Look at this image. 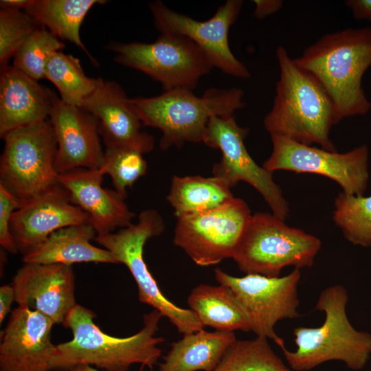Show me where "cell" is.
Here are the masks:
<instances>
[{
    "mask_svg": "<svg viewBox=\"0 0 371 371\" xmlns=\"http://www.w3.org/2000/svg\"><path fill=\"white\" fill-rule=\"evenodd\" d=\"M164 317L156 309L144 315V326L127 337H115L104 333L93 322L95 315L76 304L68 314L63 326L70 328L73 338L57 345L58 353L54 370L68 371L85 363L106 371H127L133 364L150 370L157 363L161 350V337H155L159 322Z\"/></svg>",
    "mask_w": 371,
    "mask_h": 371,
    "instance_id": "obj_1",
    "label": "cell"
},
{
    "mask_svg": "<svg viewBox=\"0 0 371 371\" xmlns=\"http://www.w3.org/2000/svg\"><path fill=\"white\" fill-rule=\"evenodd\" d=\"M276 57L280 78L272 108L263 120L265 128L271 136L337 151L329 137L335 124L330 96L311 73L295 63L284 47L278 46Z\"/></svg>",
    "mask_w": 371,
    "mask_h": 371,
    "instance_id": "obj_2",
    "label": "cell"
},
{
    "mask_svg": "<svg viewBox=\"0 0 371 371\" xmlns=\"http://www.w3.org/2000/svg\"><path fill=\"white\" fill-rule=\"evenodd\" d=\"M293 60L311 73L330 96L335 124L370 109L361 80L371 66V28H350L324 35Z\"/></svg>",
    "mask_w": 371,
    "mask_h": 371,
    "instance_id": "obj_3",
    "label": "cell"
},
{
    "mask_svg": "<svg viewBox=\"0 0 371 371\" xmlns=\"http://www.w3.org/2000/svg\"><path fill=\"white\" fill-rule=\"evenodd\" d=\"M348 301V292L340 284L320 293L315 308L324 313L323 324L316 328H295L296 350H282L291 370L307 371L334 360L353 370L366 366L371 356V334L351 324L346 313Z\"/></svg>",
    "mask_w": 371,
    "mask_h": 371,
    "instance_id": "obj_4",
    "label": "cell"
},
{
    "mask_svg": "<svg viewBox=\"0 0 371 371\" xmlns=\"http://www.w3.org/2000/svg\"><path fill=\"white\" fill-rule=\"evenodd\" d=\"M243 97L239 88H210L201 96L179 89L131 101L144 126L161 131L159 146L166 150L186 142H203L210 118L233 115L245 106Z\"/></svg>",
    "mask_w": 371,
    "mask_h": 371,
    "instance_id": "obj_5",
    "label": "cell"
},
{
    "mask_svg": "<svg viewBox=\"0 0 371 371\" xmlns=\"http://www.w3.org/2000/svg\"><path fill=\"white\" fill-rule=\"evenodd\" d=\"M284 221L266 212L251 215L232 257L241 271L277 278L286 267L313 265L321 240Z\"/></svg>",
    "mask_w": 371,
    "mask_h": 371,
    "instance_id": "obj_6",
    "label": "cell"
},
{
    "mask_svg": "<svg viewBox=\"0 0 371 371\" xmlns=\"http://www.w3.org/2000/svg\"><path fill=\"white\" fill-rule=\"evenodd\" d=\"M165 229L161 214L153 209L142 211L137 223L117 232L97 235L95 240L109 251L117 263H122L131 273L138 287L139 300L159 311L183 335L203 329L190 308L175 305L162 293L144 260L146 241L159 236Z\"/></svg>",
    "mask_w": 371,
    "mask_h": 371,
    "instance_id": "obj_7",
    "label": "cell"
},
{
    "mask_svg": "<svg viewBox=\"0 0 371 371\" xmlns=\"http://www.w3.org/2000/svg\"><path fill=\"white\" fill-rule=\"evenodd\" d=\"M106 47L116 54L114 62L144 73L159 82L164 91H193L214 68L201 49L179 34H161L150 43L111 41Z\"/></svg>",
    "mask_w": 371,
    "mask_h": 371,
    "instance_id": "obj_8",
    "label": "cell"
},
{
    "mask_svg": "<svg viewBox=\"0 0 371 371\" xmlns=\"http://www.w3.org/2000/svg\"><path fill=\"white\" fill-rule=\"evenodd\" d=\"M1 139L0 185L23 201L58 184L57 142L49 119L12 130Z\"/></svg>",
    "mask_w": 371,
    "mask_h": 371,
    "instance_id": "obj_9",
    "label": "cell"
},
{
    "mask_svg": "<svg viewBox=\"0 0 371 371\" xmlns=\"http://www.w3.org/2000/svg\"><path fill=\"white\" fill-rule=\"evenodd\" d=\"M215 278L229 287L244 308L250 330L256 336L273 340L282 350L284 339L275 331L278 322L300 316L297 288L301 278L300 269L277 278L258 274L232 276L219 268L214 270Z\"/></svg>",
    "mask_w": 371,
    "mask_h": 371,
    "instance_id": "obj_10",
    "label": "cell"
},
{
    "mask_svg": "<svg viewBox=\"0 0 371 371\" xmlns=\"http://www.w3.org/2000/svg\"><path fill=\"white\" fill-rule=\"evenodd\" d=\"M251 216L247 203L232 199L205 212L177 218L174 243L199 266L232 258Z\"/></svg>",
    "mask_w": 371,
    "mask_h": 371,
    "instance_id": "obj_11",
    "label": "cell"
},
{
    "mask_svg": "<svg viewBox=\"0 0 371 371\" xmlns=\"http://www.w3.org/2000/svg\"><path fill=\"white\" fill-rule=\"evenodd\" d=\"M248 133L249 128L240 126L234 115L210 118L203 142L222 154L220 161L213 166V176L231 188L240 181L248 183L260 193L273 214L284 221L289 213L287 202L272 172L259 166L249 154L244 143Z\"/></svg>",
    "mask_w": 371,
    "mask_h": 371,
    "instance_id": "obj_12",
    "label": "cell"
},
{
    "mask_svg": "<svg viewBox=\"0 0 371 371\" xmlns=\"http://www.w3.org/2000/svg\"><path fill=\"white\" fill-rule=\"evenodd\" d=\"M271 137L272 152L262 165L267 170L320 175L336 181L344 194L363 196L369 177L367 146L339 153L281 137Z\"/></svg>",
    "mask_w": 371,
    "mask_h": 371,
    "instance_id": "obj_13",
    "label": "cell"
},
{
    "mask_svg": "<svg viewBox=\"0 0 371 371\" xmlns=\"http://www.w3.org/2000/svg\"><path fill=\"white\" fill-rule=\"evenodd\" d=\"M243 5L242 0H227L204 21L177 12L159 0L150 2L149 9L155 26L161 34L188 37L203 50L214 67L229 76L247 78L250 72L233 54L228 38L229 29L237 20Z\"/></svg>",
    "mask_w": 371,
    "mask_h": 371,
    "instance_id": "obj_14",
    "label": "cell"
},
{
    "mask_svg": "<svg viewBox=\"0 0 371 371\" xmlns=\"http://www.w3.org/2000/svg\"><path fill=\"white\" fill-rule=\"evenodd\" d=\"M55 324L41 313L19 306L1 333L0 371H52L58 353L51 341Z\"/></svg>",
    "mask_w": 371,
    "mask_h": 371,
    "instance_id": "obj_15",
    "label": "cell"
},
{
    "mask_svg": "<svg viewBox=\"0 0 371 371\" xmlns=\"http://www.w3.org/2000/svg\"><path fill=\"white\" fill-rule=\"evenodd\" d=\"M91 224L89 215L73 204L60 183L21 201L11 217L10 230L18 251L23 255L54 232L69 226Z\"/></svg>",
    "mask_w": 371,
    "mask_h": 371,
    "instance_id": "obj_16",
    "label": "cell"
},
{
    "mask_svg": "<svg viewBox=\"0 0 371 371\" xmlns=\"http://www.w3.org/2000/svg\"><path fill=\"white\" fill-rule=\"evenodd\" d=\"M49 120L57 142L55 167L59 175L79 168H100L104 150L98 121L92 113L64 102L54 91Z\"/></svg>",
    "mask_w": 371,
    "mask_h": 371,
    "instance_id": "obj_17",
    "label": "cell"
},
{
    "mask_svg": "<svg viewBox=\"0 0 371 371\" xmlns=\"http://www.w3.org/2000/svg\"><path fill=\"white\" fill-rule=\"evenodd\" d=\"M12 285L19 306L38 311L55 324H64L77 304L75 277L71 265L25 263Z\"/></svg>",
    "mask_w": 371,
    "mask_h": 371,
    "instance_id": "obj_18",
    "label": "cell"
},
{
    "mask_svg": "<svg viewBox=\"0 0 371 371\" xmlns=\"http://www.w3.org/2000/svg\"><path fill=\"white\" fill-rule=\"evenodd\" d=\"M82 106L97 118L106 147L131 148L143 154L153 150L154 137L142 130L143 124L131 98L117 82L98 78L95 90Z\"/></svg>",
    "mask_w": 371,
    "mask_h": 371,
    "instance_id": "obj_19",
    "label": "cell"
},
{
    "mask_svg": "<svg viewBox=\"0 0 371 371\" xmlns=\"http://www.w3.org/2000/svg\"><path fill=\"white\" fill-rule=\"evenodd\" d=\"M99 169L79 168L59 175V183L71 203L87 213L97 235L130 225L135 216L124 198L115 190L103 188Z\"/></svg>",
    "mask_w": 371,
    "mask_h": 371,
    "instance_id": "obj_20",
    "label": "cell"
},
{
    "mask_svg": "<svg viewBox=\"0 0 371 371\" xmlns=\"http://www.w3.org/2000/svg\"><path fill=\"white\" fill-rule=\"evenodd\" d=\"M54 91L8 65L0 69V137L49 119Z\"/></svg>",
    "mask_w": 371,
    "mask_h": 371,
    "instance_id": "obj_21",
    "label": "cell"
},
{
    "mask_svg": "<svg viewBox=\"0 0 371 371\" xmlns=\"http://www.w3.org/2000/svg\"><path fill=\"white\" fill-rule=\"evenodd\" d=\"M97 233L91 224L72 225L52 233L41 244L23 256L24 263L95 262L118 264L112 254L91 244Z\"/></svg>",
    "mask_w": 371,
    "mask_h": 371,
    "instance_id": "obj_22",
    "label": "cell"
},
{
    "mask_svg": "<svg viewBox=\"0 0 371 371\" xmlns=\"http://www.w3.org/2000/svg\"><path fill=\"white\" fill-rule=\"evenodd\" d=\"M236 340L234 332L202 329L183 335L172 344L159 371H213Z\"/></svg>",
    "mask_w": 371,
    "mask_h": 371,
    "instance_id": "obj_23",
    "label": "cell"
},
{
    "mask_svg": "<svg viewBox=\"0 0 371 371\" xmlns=\"http://www.w3.org/2000/svg\"><path fill=\"white\" fill-rule=\"evenodd\" d=\"M188 304L203 326L221 332L250 330L244 308L232 290L225 285H197L191 291Z\"/></svg>",
    "mask_w": 371,
    "mask_h": 371,
    "instance_id": "obj_24",
    "label": "cell"
},
{
    "mask_svg": "<svg viewBox=\"0 0 371 371\" xmlns=\"http://www.w3.org/2000/svg\"><path fill=\"white\" fill-rule=\"evenodd\" d=\"M105 3L104 0H33L25 11L58 38L80 48L96 66L98 63L82 43L80 30L89 10Z\"/></svg>",
    "mask_w": 371,
    "mask_h": 371,
    "instance_id": "obj_25",
    "label": "cell"
},
{
    "mask_svg": "<svg viewBox=\"0 0 371 371\" xmlns=\"http://www.w3.org/2000/svg\"><path fill=\"white\" fill-rule=\"evenodd\" d=\"M233 197L229 186L220 178L174 175L167 200L179 218L215 209Z\"/></svg>",
    "mask_w": 371,
    "mask_h": 371,
    "instance_id": "obj_26",
    "label": "cell"
},
{
    "mask_svg": "<svg viewBox=\"0 0 371 371\" xmlns=\"http://www.w3.org/2000/svg\"><path fill=\"white\" fill-rule=\"evenodd\" d=\"M45 78L56 87L64 102L78 106H82L98 82V78L85 74L78 58L62 51L51 56L45 67Z\"/></svg>",
    "mask_w": 371,
    "mask_h": 371,
    "instance_id": "obj_27",
    "label": "cell"
},
{
    "mask_svg": "<svg viewBox=\"0 0 371 371\" xmlns=\"http://www.w3.org/2000/svg\"><path fill=\"white\" fill-rule=\"evenodd\" d=\"M268 339L234 341L213 371H292L275 353Z\"/></svg>",
    "mask_w": 371,
    "mask_h": 371,
    "instance_id": "obj_28",
    "label": "cell"
},
{
    "mask_svg": "<svg viewBox=\"0 0 371 371\" xmlns=\"http://www.w3.org/2000/svg\"><path fill=\"white\" fill-rule=\"evenodd\" d=\"M333 219L350 243L371 246V195L339 193L335 199Z\"/></svg>",
    "mask_w": 371,
    "mask_h": 371,
    "instance_id": "obj_29",
    "label": "cell"
},
{
    "mask_svg": "<svg viewBox=\"0 0 371 371\" xmlns=\"http://www.w3.org/2000/svg\"><path fill=\"white\" fill-rule=\"evenodd\" d=\"M62 40L41 26L32 32L16 52L12 66L38 81L45 78V70L51 56L65 48Z\"/></svg>",
    "mask_w": 371,
    "mask_h": 371,
    "instance_id": "obj_30",
    "label": "cell"
},
{
    "mask_svg": "<svg viewBox=\"0 0 371 371\" xmlns=\"http://www.w3.org/2000/svg\"><path fill=\"white\" fill-rule=\"evenodd\" d=\"M147 168L141 152L127 148L107 146L98 169L104 175L111 177L115 190L126 199L127 188L132 187L146 173Z\"/></svg>",
    "mask_w": 371,
    "mask_h": 371,
    "instance_id": "obj_31",
    "label": "cell"
},
{
    "mask_svg": "<svg viewBox=\"0 0 371 371\" xmlns=\"http://www.w3.org/2000/svg\"><path fill=\"white\" fill-rule=\"evenodd\" d=\"M41 26L25 10L0 9V69L9 65L19 47Z\"/></svg>",
    "mask_w": 371,
    "mask_h": 371,
    "instance_id": "obj_32",
    "label": "cell"
},
{
    "mask_svg": "<svg viewBox=\"0 0 371 371\" xmlns=\"http://www.w3.org/2000/svg\"><path fill=\"white\" fill-rule=\"evenodd\" d=\"M21 203V201L0 185V245L12 254H16L18 249L10 230V221Z\"/></svg>",
    "mask_w": 371,
    "mask_h": 371,
    "instance_id": "obj_33",
    "label": "cell"
},
{
    "mask_svg": "<svg viewBox=\"0 0 371 371\" xmlns=\"http://www.w3.org/2000/svg\"><path fill=\"white\" fill-rule=\"evenodd\" d=\"M253 2L255 4L254 16L258 19L276 13L283 4L281 0H254Z\"/></svg>",
    "mask_w": 371,
    "mask_h": 371,
    "instance_id": "obj_34",
    "label": "cell"
},
{
    "mask_svg": "<svg viewBox=\"0 0 371 371\" xmlns=\"http://www.w3.org/2000/svg\"><path fill=\"white\" fill-rule=\"evenodd\" d=\"M344 3L355 19L371 21V0H347Z\"/></svg>",
    "mask_w": 371,
    "mask_h": 371,
    "instance_id": "obj_35",
    "label": "cell"
},
{
    "mask_svg": "<svg viewBox=\"0 0 371 371\" xmlns=\"http://www.w3.org/2000/svg\"><path fill=\"white\" fill-rule=\"evenodd\" d=\"M15 302V295L12 284H5L0 287V323L2 324L10 313L11 305Z\"/></svg>",
    "mask_w": 371,
    "mask_h": 371,
    "instance_id": "obj_36",
    "label": "cell"
},
{
    "mask_svg": "<svg viewBox=\"0 0 371 371\" xmlns=\"http://www.w3.org/2000/svg\"><path fill=\"white\" fill-rule=\"evenodd\" d=\"M33 0H1L0 9L25 10Z\"/></svg>",
    "mask_w": 371,
    "mask_h": 371,
    "instance_id": "obj_37",
    "label": "cell"
},
{
    "mask_svg": "<svg viewBox=\"0 0 371 371\" xmlns=\"http://www.w3.org/2000/svg\"><path fill=\"white\" fill-rule=\"evenodd\" d=\"M68 371H100L91 365L80 363L71 367Z\"/></svg>",
    "mask_w": 371,
    "mask_h": 371,
    "instance_id": "obj_38",
    "label": "cell"
}]
</instances>
